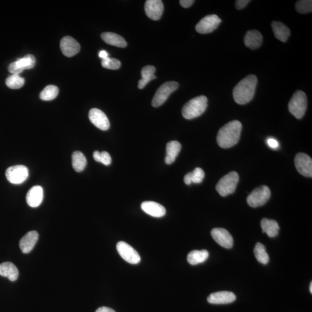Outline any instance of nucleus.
I'll use <instances>...</instances> for the list:
<instances>
[{"mask_svg": "<svg viewBox=\"0 0 312 312\" xmlns=\"http://www.w3.org/2000/svg\"><path fill=\"white\" fill-rule=\"evenodd\" d=\"M204 177L205 172L203 170L200 168H196L193 171L185 175L184 182L187 185L192 183L200 184L204 180Z\"/></svg>", "mask_w": 312, "mask_h": 312, "instance_id": "nucleus-30", "label": "nucleus"}, {"mask_svg": "<svg viewBox=\"0 0 312 312\" xmlns=\"http://www.w3.org/2000/svg\"><path fill=\"white\" fill-rule=\"evenodd\" d=\"M102 40L107 43V44L119 48H124L127 46V42L122 37L116 33L107 32L102 33L101 35Z\"/></svg>", "mask_w": 312, "mask_h": 312, "instance_id": "nucleus-25", "label": "nucleus"}, {"mask_svg": "<svg viewBox=\"0 0 312 312\" xmlns=\"http://www.w3.org/2000/svg\"><path fill=\"white\" fill-rule=\"evenodd\" d=\"M208 107V98L204 95L198 96L190 99L182 108V116L186 119L196 118L205 111Z\"/></svg>", "mask_w": 312, "mask_h": 312, "instance_id": "nucleus-3", "label": "nucleus"}, {"mask_svg": "<svg viewBox=\"0 0 312 312\" xmlns=\"http://www.w3.org/2000/svg\"><path fill=\"white\" fill-rule=\"evenodd\" d=\"M271 26L275 37L283 42L287 41L290 35V31L287 26L281 22L274 21L272 23Z\"/></svg>", "mask_w": 312, "mask_h": 312, "instance_id": "nucleus-24", "label": "nucleus"}, {"mask_svg": "<svg viewBox=\"0 0 312 312\" xmlns=\"http://www.w3.org/2000/svg\"><path fill=\"white\" fill-rule=\"evenodd\" d=\"M35 64V58L34 56L28 54L24 57L19 59L17 61L10 64L8 71L12 74L19 75L25 69H29L34 67Z\"/></svg>", "mask_w": 312, "mask_h": 312, "instance_id": "nucleus-11", "label": "nucleus"}, {"mask_svg": "<svg viewBox=\"0 0 312 312\" xmlns=\"http://www.w3.org/2000/svg\"><path fill=\"white\" fill-rule=\"evenodd\" d=\"M236 300V295L230 291H219L211 294L207 298L209 303L212 304H227L233 303Z\"/></svg>", "mask_w": 312, "mask_h": 312, "instance_id": "nucleus-17", "label": "nucleus"}, {"mask_svg": "<svg viewBox=\"0 0 312 312\" xmlns=\"http://www.w3.org/2000/svg\"><path fill=\"white\" fill-rule=\"evenodd\" d=\"M179 84L177 82L170 81L164 83L156 92L152 102L153 107H158L167 101L169 96L177 90Z\"/></svg>", "mask_w": 312, "mask_h": 312, "instance_id": "nucleus-6", "label": "nucleus"}, {"mask_svg": "<svg viewBox=\"0 0 312 312\" xmlns=\"http://www.w3.org/2000/svg\"><path fill=\"white\" fill-rule=\"evenodd\" d=\"M270 197V189L267 186H261V187L255 188L249 195L247 198V202L248 205L252 208L261 207L267 203Z\"/></svg>", "mask_w": 312, "mask_h": 312, "instance_id": "nucleus-7", "label": "nucleus"}, {"mask_svg": "<svg viewBox=\"0 0 312 312\" xmlns=\"http://www.w3.org/2000/svg\"><path fill=\"white\" fill-rule=\"evenodd\" d=\"M0 275L14 281L18 280L19 271L14 264L11 262H5L0 264Z\"/></svg>", "mask_w": 312, "mask_h": 312, "instance_id": "nucleus-23", "label": "nucleus"}, {"mask_svg": "<svg viewBox=\"0 0 312 312\" xmlns=\"http://www.w3.org/2000/svg\"><path fill=\"white\" fill-rule=\"evenodd\" d=\"M99 57L102 59H104L108 57V54L107 51H101L99 53Z\"/></svg>", "mask_w": 312, "mask_h": 312, "instance_id": "nucleus-41", "label": "nucleus"}, {"mask_svg": "<svg viewBox=\"0 0 312 312\" xmlns=\"http://www.w3.org/2000/svg\"><path fill=\"white\" fill-rule=\"evenodd\" d=\"M250 2V0H237L235 2V6L238 10L244 9Z\"/></svg>", "mask_w": 312, "mask_h": 312, "instance_id": "nucleus-37", "label": "nucleus"}, {"mask_svg": "<svg viewBox=\"0 0 312 312\" xmlns=\"http://www.w3.org/2000/svg\"><path fill=\"white\" fill-rule=\"evenodd\" d=\"M61 49L63 55L71 58L78 54L80 51L81 46L74 38L66 36L61 39Z\"/></svg>", "mask_w": 312, "mask_h": 312, "instance_id": "nucleus-16", "label": "nucleus"}, {"mask_svg": "<svg viewBox=\"0 0 312 312\" xmlns=\"http://www.w3.org/2000/svg\"><path fill=\"white\" fill-rule=\"evenodd\" d=\"M221 22V19L217 15H207L198 23L195 26V30L200 34H208L215 31Z\"/></svg>", "mask_w": 312, "mask_h": 312, "instance_id": "nucleus-10", "label": "nucleus"}, {"mask_svg": "<svg viewBox=\"0 0 312 312\" xmlns=\"http://www.w3.org/2000/svg\"><path fill=\"white\" fill-rule=\"evenodd\" d=\"M310 290L311 292V293H312V283L311 282V284H310Z\"/></svg>", "mask_w": 312, "mask_h": 312, "instance_id": "nucleus-42", "label": "nucleus"}, {"mask_svg": "<svg viewBox=\"0 0 312 312\" xmlns=\"http://www.w3.org/2000/svg\"><path fill=\"white\" fill-rule=\"evenodd\" d=\"M95 312H116L112 309L108 307H101L98 309Z\"/></svg>", "mask_w": 312, "mask_h": 312, "instance_id": "nucleus-40", "label": "nucleus"}, {"mask_svg": "<svg viewBox=\"0 0 312 312\" xmlns=\"http://www.w3.org/2000/svg\"><path fill=\"white\" fill-rule=\"evenodd\" d=\"M211 235L214 240L222 247L230 249L233 246V238L230 232L224 228H214L211 231Z\"/></svg>", "mask_w": 312, "mask_h": 312, "instance_id": "nucleus-14", "label": "nucleus"}, {"mask_svg": "<svg viewBox=\"0 0 312 312\" xmlns=\"http://www.w3.org/2000/svg\"><path fill=\"white\" fill-rule=\"evenodd\" d=\"M94 158L95 161L101 162V163L105 165H109L111 164L112 158L111 156L107 152L104 151L100 153L97 151H95L94 153Z\"/></svg>", "mask_w": 312, "mask_h": 312, "instance_id": "nucleus-35", "label": "nucleus"}, {"mask_svg": "<svg viewBox=\"0 0 312 312\" xmlns=\"http://www.w3.org/2000/svg\"><path fill=\"white\" fill-rule=\"evenodd\" d=\"M194 2V1H192V0H181V1H179L182 7L185 8L190 7V6L193 4Z\"/></svg>", "mask_w": 312, "mask_h": 312, "instance_id": "nucleus-39", "label": "nucleus"}, {"mask_svg": "<svg viewBox=\"0 0 312 312\" xmlns=\"http://www.w3.org/2000/svg\"><path fill=\"white\" fill-rule=\"evenodd\" d=\"M261 227L263 233L265 232L270 238L277 237L280 228L277 221L266 218L262 219Z\"/></svg>", "mask_w": 312, "mask_h": 312, "instance_id": "nucleus-26", "label": "nucleus"}, {"mask_svg": "<svg viewBox=\"0 0 312 312\" xmlns=\"http://www.w3.org/2000/svg\"><path fill=\"white\" fill-rule=\"evenodd\" d=\"M72 164L76 172H81L84 170L87 164V160L82 152L76 151L73 153L72 156Z\"/></svg>", "mask_w": 312, "mask_h": 312, "instance_id": "nucleus-29", "label": "nucleus"}, {"mask_svg": "<svg viewBox=\"0 0 312 312\" xmlns=\"http://www.w3.org/2000/svg\"><path fill=\"white\" fill-rule=\"evenodd\" d=\"M263 38L260 32L256 30H252L246 33L244 43L248 48L252 50L260 48L263 43Z\"/></svg>", "mask_w": 312, "mask_h": 312, "instance_id": "nucleus-21", "label": "nucleus"}, {"mask_svg": "<svg viewBox=\"0 0 312 312\" xmlns=\"http://www.w3.org/2000/svg\"><path fill=\"white\" fill-rule=\"evenodd\" d=\"M90 121L96 127L103 131L107 130L110 127V124L107 115L97 108H93L89 111Z\"/></svg>", "mask_w": 312, "mask_h": 312, "instance_id": "nucleus-13", "label": "nucleus"}, {"mask_svg": "<svg viewBox=\"0 0 312 312\" xmlns=\"http://www.w3.org/2000/svg\"><path fill=\"white\" fill-rule=\"evenodd\" d=\"M25 82V79L19 75L12 74L6 79V85L10 89H19L23 87Z\"/></svg>", "mask_w": 312, "mask_h": 312, "instance_id": "nucleus-33", "label": "nucleus"}, {"mask_svg": "<svg viewBox=\"0 0 312 312\" xmlns=\"http://www.w3.org/2000/svg\"><path fill=\"white\" fill-rule=\"evenodd\" d=\"M43 199H44V190L39 186H35L31 187L26 195V201L30 207L32 208L38 207L40 205Z\"/></svg>", "mask_w": 312, "mask_h": 312, "instance_id": "nucleus-18", "label": "nucleus"}, {"mask_svg": "<svg viewBox=\"0 0 312 312\" xmlns=\"http://www.w3.org/2000/svg\"><path fill=\"white\" fill-rule=\"evenodd\" d=\"M209 253L207 250H193L189 253L187 255L188 263L194 265L204 263L207 260Z\"/></svg>", "mask_w": 312, "mask_h": 312, "instance_id": "nucleus-28", "label": "nucleus"}, {"mask_svg": "<svg viewBox=\"0 0 312 312\" xmlns=\"http://www.w3.org/2000/svg\"><path fill=\"white\" fill-rule=\"evenodd\" d=\"M156 68L154 66L147 65L145 66L141 70L142 79L139 81L138 88L142 89L145 88L148 83L156 78L155 75Z\"/></svg>", "mask_w": 312, "mask_h": 312, "instance_id": "nucleus-27", "label": "nucleus"}, {"mask_svg": "<svg viewBox=\"0 0 312 312\" xmlns=\"http://www.w3.org/2000/svg\"><path fill=\"white\" fill-rule=\"evenodd\" d=\"M59 88L55 85H48L41 92L39 97L44 101H51L57 97Z\"/></svg>", "mask_w": 312, "mask_h": 312, "instance_id": "nucleus-32", "label": "nucleus"}, {"mask_svg": "<svg viewBox=\"0 0 312 312\" xmlns=\"http://www.w3.org/2000/svg\"><path fill=\"white\" fill-rule=\"evenodd\" d=\"M141 209L146 214L155 218H161L166 214L163 206L154 201H145L141 204Z\"/></svg>", "mask_w": 312, "mask_h": 312, "instance_id": "nucleus-20", "label": "nucleus"}, {"mask_svg": "<svg viewBox=\"0 0 312 312\" xmlns=\"http://www.w3.org/2000/svg\"><path fill=\"white\" fill-rule=\"evenodd\" d=\"M39 235L35 231L28 232L19 242L20 248L23 253H29L31 252L38 240Z\"/></svg>", "mask_w": 312, "mask_h": 312, "instance_id": "nucleus-19", "label": "nucleus"}, {"mask_svg": "<svg viewBox=\"0 0 312 312\" xmlns=\"http://www.w3.org/2000/svg\"><path fill=\"white\" fill-rule=\"evenodd\" d=\"M267 144L269 147L272 149H277L279 147L278 142L274 138L268 139Z\"/></svg>", "mask_w": 312, "mask_h": 312, "instance_id": "nucleus-38", "label": "nucleus"}, {"mask_svg": "<svg viewBox=\"0 0 312 312\" xmlns=\"http://www.w3.org/2000/svg\"><path fill=\"white\" fill-rule=\"evenodd\" d=\"M295 9L301 14L312 12V1L311 0H301L295 4Z\"/></svg>", "mask_w": 312, "mask_h": 312, "instance_id": "nucleus-34", "label": "nucleus"}, {"mask_svg": "<svg viewBox=\"0 0 312 312\" xmlns=\"http://www.w3.org/2000/svg\"><path fill=\"white\" fill-rule=\"evenodd\" d=\"M257 84V78L254 75H250L242 79L233 90V97L238 104H248L253 98Z\"/></svg>", "mask_w": 312, "mask_h": 312, "instance_id": "nucleus-2", "label": "nucleus"}, {"mask_svg": "<svg viewBox=\"0 0 312 312\" xmlns=\"http://www.w3.org/2000/svg\"><path fill=\"white\" fill-rule=\"evenodd\" d=\"M239 179L240 177L237 172H231L220 179L216 187V189L221 196H227L229 194L234 193L236 190Z\"/></svg>", "mask_w": 312, "mask_h": 312, "instance_id": "nucleus-5", "label": "nucleus"}, {"mask_svg": "<svg viewBox=\"0 0 312 312\" xmlns=\"http://www.w3.org/2000/svg\"><path fill=\"white\" fill-rule=\"evenodd\" d=\"M254 253L259 263L265 265L267 264L270 261V257H269L264 245L259 243V242L255 245Z\"/></svg>", "mask_w": 312, "mask_h": 312, "instance_id": "nucleus-31", "label": "nucleus"}, {"mask_svg": "<svg viewBox=\"0 0 312 312\" xmlns=\"http://www.w3.org/2000/svg\"><path fill=\"white\" fill-rule=\"evenodd\" d=\"M182 145L178 141L169 142L166 147L165 163L170 165L175 161L181 150Z\"/></svg>", "mask_w": 312, "mask_h": 312, "instance_id": "nucleus-22", "label": "nucleus"}, {"mask_svg": "<svg viewBox=\"0 0 312 312\" xmlns=\"http://www.w3.org/2000/svg\"><path fill=\"white\" fill-rule=\"evenodd\" d=\"M101 65L105 68L118 69L121 67V62L118 59L108 57L102 60Z\"/></svg>", "mask_w": 312, "mask_h": 312, "instance_id": "nucleus-36", "label": "nucleus"}, {"mask_svg": "<svg viewBox=\"0 0 312 312\" xmlns=\"http://www.w3.org/2000/svg\"><path fill=\"white\" fill-rule=\"evenodd\" d=\"M145 11L148 18L158 21L163 12L164 5L160 0H148L145 2Z\"/></svg>", "mask_w": 312, "mask_h": 312, "instance_id": "nucleus-15", "label": "nucleus"}, {"mask_svg": "<svg viewBox=\"0 0 312 312\" xmlns=\"http://www.w3.org/2000/svg\"><path fill=\"white\" fill-rule=\"evenodd\" d=\"M295 165L299 173L306 177H312V160L308 155L300 153L295 156Z\"/></svg>", "mask_w": 312, "mask_h": 312, "instance_id": "nucleus-12", "label": "nucleus"}, {"mask_svg": "<svg viewBox=\"0 0 312 312\" xmlns=\"http://www.w3.org/2000/svg\"><path fill=\"white\" fill-rule=\"evenodd\" d=\"M29 174L28 168L26 166L18 165L9 167L6 170L5 176L10 183L19 185L26 181Z\"/></svg>", "mask_w": 312, "mask_h": 312, "instance_id": "nucleus-8", "label": "nucleus"}, {"mask_svg": "<svg viewBox=\"0 0 312 312\" xmlns=\"http://www.w3.org/2000/svg\"><path fill=\"white\" fill-rule=\"evenodd\" d=\"M242 125L238 121L228 123L219 129L217 142L219 147L228 149L234 147L240 140Z\"/></svg>", "mask_w": 312, "mask_h": 312, "instance_id": "nucleus-1", "label": "nucleus"}, {"mask_svg": "<svg viewBox=\"0 0 312 312\" xmlns=\"http://www.w3.org/2000/svg\"><path fill=\"white\" fill-rule=\"evenodd\" d=\"M116 249L122 258L127 263L137 264L140 262L141 257L138 252L126 242L124 241L118 242L116 245Z\"/></svg>", "mask_w": 312, "mask_h": 312, "instance_id": "nucleus-9", "label": "nucleus"}, {"mask_svg": "<svg viewBox=\"0 0 312 312\" xmlns=\"http://www.w3.org/2000/svg\"><path fill=\"white\" fill-rule=\"evenodd\" d=\"M308 100L306 94L301 91L294 93L288 103V110L295 118L301 119L307 111Z\"/></svg>", "mask_w": 312, "mask_h": 312, "instance_id": "nucleus-4", "label": "nucleus"}]
</instances>
